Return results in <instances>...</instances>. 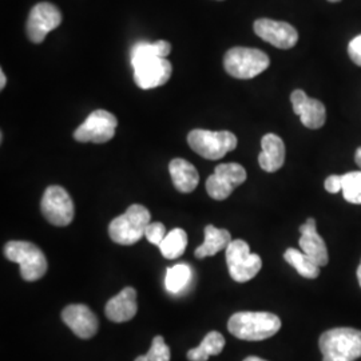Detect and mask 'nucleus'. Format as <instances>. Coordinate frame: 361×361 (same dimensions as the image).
<instances>
[{"mask_svg":"<svg viewBox=\"0 0 361 361\" xmlns=\"http://www.w3.org/2000/svg\"><path fill=\"white\" fill-rule=\"evenodd\" d=\"M348 54L352 62L361 67V35L355 37L349 42Z\"/></svg>","mask_w":361,"mask_h":361,"instance_id":"29","label":"nucleus"},{"mask_svg":"<svg viewBox=\"0 0 361 361\" xmlns=\"http://www.w3.org/2000/svg\"><path fill=\"white\" fill-rule=\"evenodd\" d=\"M62 320L80 338H91L98 332V317L86 305L73 304L62 312Z\"/></svg>","mask_w":361,"mask_h":361,"instance_id":"15","label":"nucleus"},{"mask_svg":"<svg viewBox=\"0 0 361 361\" xmlns=\"http://www.w3.org/2000/svg\"><path fill=\"white\" fill-rule=\"evenodd\" d=\"M40 210L44 219L55 226H67L73 222L75 209L70 194L62 186H49L42 197Z\"/></svg>","mask_w":361,"mask_h":361,"instance_id":"8","label":"nucleus"},{"mask_svg":"<svg viewBox=\"0 0 361 361\" xmlns=\"http://www.w3.org/2000/svg\"><path fill=\"white\" fill-rule=\"evenodd\" d=\"M226 264L231 277L237 283L250 281L262 268V259L250 252L244 240H234L226 247Z\"/></svg>","mask_w":361,"mask_h":361,"instance_id":"7","label":"nucleus"},{"mask_svg":"<svg viewBox=\"0 0 361 361\" xmlns=\"http://www.w3.org/2000/svg\"><path fill=\"white\" fill-rule=\"evenodd\" d=\"M171 52V44L166 40H157L154 43L138 42L131 49V63L150 56L168 58Z\"/></svg>","mask_w":361,"mask_h":361,"instance_id":"25","label":"nucleus"},{"mask_svg":"<svg viewBox=\"0 0 361 361\" xmlns=\"http://www.w3.org/2000/svg\"><path fill=\"white\" fill-rule=\"evenodd\" d=\"M137 290L128 286L107 301L104 313L113 323H125L137 314Z\"/></svg>","mask_w":361,"mask_h":361,"instance_id":"17","label":"nucleus"},{"mask_svg":"<svg viewBox=\"0 0 361 361\" xmlns=\"http://www.w3.org/2000/svg\"><path fill=\"white\" fill-rule=\"evenodd\" d=\"M246 170L238 164H222L207 180L209 197L216 201H224L234 192L235 188L246 180Z\"/></svg>","mask_w":361,"mask_h":361,"instance_id":"10","label":"nucleus"},{"mask_svg":"<svg viewBox=\"0 0 361 361\" xmlns=\"http://www.w3.org/2000/svg\"><path fill=\"white\" fill-rule=\"evenodd\" d=\"M341 192L349 204L361 205V170L341 176Z\"/></svg>","mask_w":361,"mask_h":361,"instance_id":"26","label":"nucleus"},{"mask_svg":"<svg viewBox=\"0 0 361 361\" xmlns=\"http://www.w3.org/2000/svg\"><path fill=\"white\" fill-rule=\"evenodd\" d=\"M170 177L173 180V185L180 193H192L195 190L200 182V174L193 164H190L186 159L174 158L169 164Z\"/></svg>","mask_w":361,"mask_h":361,"instance_id":"19","label":"nucleus"},{"mask_svg":"<svg viewBox=\"0 0 361 361\" xmlns=\"http://www.w3.org/2000/svg\"><path fill=\"white\" fill-rule=\"evenodd\" d=\"M146 356L150 361H170V349L162 336H155Z\"/></svg>","mask_w":361,"mask_h":361,"instance_id":"27","label":"nucleus"},{"mask_svg":"<svg viewBox=\"0 0 361 361\" xmlns=\"http://www.w3.org/2000/svg\"><path fill=\"white\" fill-rule=\"evenodd\" d=\"M271 65L269 56L258 49L233 47L224 56V67L235 79H252Z\"/></svg>","mask_w":361,"mask_h":361,"instance_id":"5","label":"nucleus"},{"mask_svg":"<svg viewBox=\"0 0 361 361\" xmlns=\"http://www.w3.org/2000/svg\"><path fill=\"white\" fill-rule=\"evenodd\" d=\"M355 162H356V165H357L361 170V147H357V150H356V153H355Z\"/></svg>","mask_w":361,"mask_h":361,"instance_id":"31","label":"nucleus"},{"mask_svg":"<svg viewBox=\"0 0 361 361\" xmlns=\"http://www.w3.org/2000/svg\"><path fill=\"white\" fill-rule=\"evenodd\" d=\"M145 237L147 238V241L153 245L159 246L161 243L164 241V238L166 237V228L164 224L161 222H150L146 228Z\"/></svg>","mask_w":361,"mask_h":361,"instance_id":"28","label":"nucleus"},{"mask_svg":"<svg viewBox=\"0 0 361 361\" xmlns=\"http://www.w3.org/2000/svg\"><path fill=\"white\" fill-rule=\"evenodd\" d=\"M193 279V271L188 264H177L169 268L165 276V286L170 293L178 295L185 290Z\"/></svg>","mask_w":361,"mask_h":361,"instance_id":"23","label":"nucleus"},{"mask_svg":"<svg viewBox=\"0 0 361 361\" xmlns=\"http://www.w3.org/2000/svg\"><path fill=\"white\" fill-rule=\"evenodd\" d=\"M323 361H355L361 357V331L355 328H334L319 340Z\"/></svg>","mask_w":361,"mask_h":361,"instance_id":"2","label":"nucleus"},{"mask_svg":"<svg viewBox=\"0 0 361 361\" xmlns=\"http://www.w3.org/2000/svg\"><path fill=\"white\" fill-rule=\"evenodd\" d=\"M328 1H331V3H338V1H341V0H328Z\"/></svg>","mask_w":361,"mask_h":361,"instance_id":"36","label":"nucleus"},{"mask_svg":"<svg viewBox=\"0 0 361 361\" xmlns=\"http://www.w3.org/2000/svg\"><path fill=\"white\" fill-rule=\"evenodd\" d=\"M0 89L3 90L4 87H6V83H7V78H6V75H4V73L3 71H0Z\"/></svg>","mask_w":361,"mask_h":361,"instance_id":"32","label":"nucleus"},{"mask_svg":"<svg viewBox=\"0 0 361 361\" xmlns=\"http://www.w3.org/2000/svg\"><path fill=\"white\" fill-rule=\"evenodd\" d=\"M285 261L292 265L300 276L305 279H317L320 274V267L314 264L302 250H297L295 247L286 249L284 253Z\"/></svg>","mask_w":361,"mask_h":361,"instance_id":"22","label":"nucleus"},{"mask_svg":"<svg viewBox=\"0 0 361 361\" xmlns=\"http://www.w3.org/2000/svg\"><path fill=\"white\" fill-rule=\"evenodd\" d=\"M61 23L62 13L56 6L47 1L38 3L30 11L26 26L27 35L32 43L38 44L46 39L50 31L61 26Z\"/></svg>","mask_w":361,"mask_h":361,"instance_id":"12","label":"nucleus"},{"mask_svg":"<svg viewBox=\"0 0 361 361\" xmlns=\"http://www.w3.org/2000/svg\"><path fill=\"white\" fill-rule=\"evenodd\" d=\"M133 65L134 80L138 87L143 90H150L168 83L171 77L173 67L166 58L150 56L137 61Z\"/></svg>","mask_w":361,"mask_h":361,"instance_id":"11","label":"nucleus"},{"mask_svg":"<svg viewBox=\"0 0 361 361\" xmlns=\"http://www.w3.org/2000/svg\"><path fill=\"white\" fill-rule=\"evenodd\" d=\"M300 233H301V237L298 244L301 250L314 264H317L319 267H325L329 261V256H328L325 241L316 229V221L313 219H307V222L300 226Z\"/></svg>","mask_w":361,"mask_h":361,"instance_id":"16","label":"nucleus"},{"mask_svg":"<svg viewBox=\"0 0 361 361\" xmlns=\"http://www.w3.org/2000/svg\"><path fill=\"white\" fill-rule=\"evenodd\" d=\"M188 143L197 154L217 161L237 147V137L226 130H192L188 135Z\"/></svg>","mask_w":361,"mask_h":361,"instance_id":"6","label":"nucleus"},{"mask_svg":"<svg viewBox=\"0 0 361 361\" xmlns=\"http://www.w3.org/2000/svg\"><path fill=\"white\" fill-rule=\"evenodd\" d=\"M325 190L328 193L336 194L338 192H341V176H329L326 180H325Z\"/></svg>","mask_w":361,"mask_h":361,"instance_id":"30","label":"nucleus"},{"mask_svg":"<svg viewBox=\"0 0 361 361\" xmlns=\"http://www.w3.org/2000/svg\"><path fill=\"white\" fill-rule=\"evenodd\" d=\"M281 328L279 316L269 312H238L229 319L228 329L234 337L261 341L276 335Z\"/></svg>","mask_w":361,"mask_h":361,"instance_id":"1","label":"nucleus"},{"mask_svg":"<svg viewBox=\"0 0 361 361\" xmlns=\"http://www.w3.org/2000/svg\"><path fill=\"white\" fill-rule=\"evenodd\" d=\"M262 152L258 155V164L262 170L268 173H274L284 166L285 143L276 134H267L261 140Z\"/></svg>","mask_w":361,"mask_h":361,"instance_id":"18","label":"nucleus"},{"mask_svg":"<svg viewBox=\"0 0 361 361\" xmlns=\"http://www.w3.org/2000/svg\"><path fill=\"white\" fill-rule=\"evenodd\" d=\"M232 243V235L226 229H219L213 225L205 228V240L202 245L195 249V257L205 258L216 256L219 252L226 249Z\"/></svg>","mask_w":361,"mask_h":361,"instance_id":"20","label":"nucleus"},{"mask_svg":"<svg viewBox=\"0 0 361 361\" xmlns=\"http://www.w3.org/2000/svg\"><path fill=\"white\" fill-rule=\"evenodd\" d=\"M290 102L295 114L300 116L301 123L308 129H322L326 121V109L323 102L313 99L305 91L295 90L290 95Z\"/></svg>","mask_w":361,"mask_h":361,"instance_id":"14","label":"nucleus"},{"mask_svg":"<svg viewBox=\"0 0 361 361\" xmlns=\"http://www.w3.org/2000/svg\"><path fill=\"white\" fill-rule=\"evenodd\" d=\"M134 361H150L149 359H147V356L146 355H142V356H138L137 359Z\"/></svg>","mask_w":361,"mask_h":361,"instance_id":"34","label":"nucleus"},{"mask_svg":"<svg viewBox=\"0 0 361 361\" xmlns=\"http://www.w3.org/2000/svg\"><path fill=\"white\" fill-rule=\"evenodd\" d=\"M253 28L257 37L281 50H289L295 47L298 42V32L296 28L286 22H279L264 18L257 19Z\"/></svg>","mask_w":361,"mask_h":361,"instance_id":"13","label":"nucleus"},{"mask_svg":"<svg viewBox=\"0 0 361 361\" xmlns=\"http://www.w3.org/2000/svg\"><path fill=\"white\" fill-rule=\"evenodd\" d=\"M244 361H267L264 360V359H261V357H257V356H249V357H246Z\"/></svg>","mask_w":361,"mask_h":361,"instance_id":"33","label":"nucleus"},{"mask_svg":"<svg viewBox=\"0 0 361 361\" xmlns=\"http://www.w3.org/2000/svg\"><path fill=\"white\" fill-rule=\"evenodd\" d=\"M118 119L106 110L92 111L74 131V138L82 143H106L114 138Z\"/></svg>","mask_w":361,"mask_h":361,"instance_id":"9","label":"nucleus"},{"mask_svg":"<svg viewBox=\"0 0 361 361\" xmlns=\"http://www.w3.org/2000/svg\"><path fill=\"white\" fill-rule=\"evenodd\" d=\"M357 280H359V284L361 286V262L360 265H359V268H357Z\"/></svg>","mask_w":361,"mask_h":361,"instance_id":"35","label":"nucleus"},{"mask_svg":"<svg viewBox=\"0 0 361 361\" xmlns=\"http://www.w3.org/2000/svg\"><path fill=\"white\" fill-rule=\"evenodd\" d=\"M225 347V338L219 332H209L202 343L197 348L188 352V359L190 361H207L210 356H217Z\"/></svg>","mask_w":361,"mask_h":361,"instance_id":"21","label":"nucleus"},{"mask_svg":"<svg viewBox=\"0 0 361 361\" xmlns=\"http://www.w3.org/2000/svg\"><path fill=\"white\" fill-rule=\"evenodd\" d=\"M186 246H188V234L183 229L176 228L166 234V237L159 245V250L164 257L168 259H176L185 253Z\"/></svg>","mask_w":361,"mask_h":361,"instance_id":"24","label":"nucleus"},{"mask_svg":"<svg viewBox=\"0 0 361 361\" xmlns=\"http://www.w3.org/2000/svg\"><path fill=\"white\" fill-rule=\"evenodd\" d=\"M150 219V212L146 207L134 204L110 222L109 235L119 245H134L145 235Z\"/></svg>","mask_w":361,"mask_h":361,"instance_id":"3","label":"nucleus"},{"mask_svg":"<svg viewBox=\"0 0 361 361\" xmlns=\"http://www.w3.org/2000/svg\"><path fill=\"white\" fill-rule=\"evenodd\" d=\"M7 259L20 265V274L26 281H38L49 268L46 256L38 246L28 241H10L4 246Z\"/></svg>","mask_w":361,"mask_h":361,"instance_id":"4","label":"nucleus"}]
</instances>
